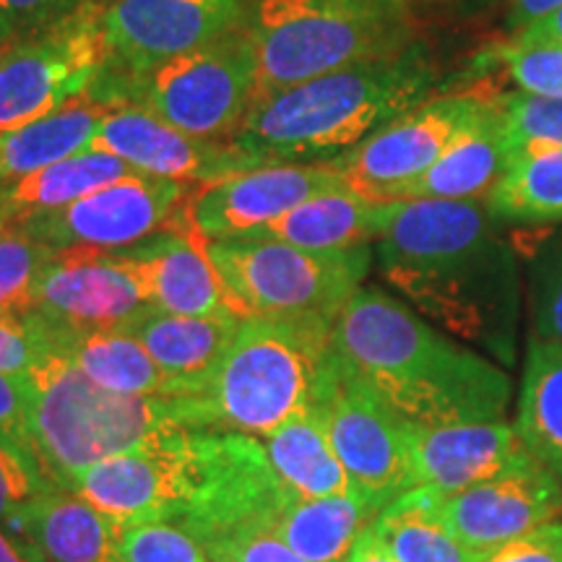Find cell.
I'll use <instances>...</instances> for the list:
<instances>
[{
	"label": "cell",
	"instance_id": "6da1fadb",
	"mask_svg": "<svg viewBox=\"0 0 562 562\" xmlns=\"http://www.w3.org/2000/svg\"><path fill=\"white\" fill-rule=\"evenodd\" d=\"M378 269L427 318L510 362L518 269L482 201H391Z\"/></svg>",
	"mask_w": 562,
	"mask_h": 562
},
{
	"label": "cell",
	"instance_id": "7a4b0ae2",
	"mask_svg": "<svg viewBox=\"0 0 562 562\" xmlns=\"http://www.w3.org/2000/svg\"><path fill=\"white\" fill-rule=\"evenodd\" d=\"M336 357L404 422L425 427L503 422L508 375L435 331L378 286H360L334 323Z\"/></svg>",
	"mask_w": 562,
	"mask_h": 562
},
{
	"label": "cell",
	"instance_id": "3957f363",
	"mask_svg": "<svg viewBox=\"0 0 562 562\" xmlns=\"http://www.w3.org/2000/svg\"><path fill=\"white\" fill-rule=\"evenodd\" d=\"M435 68L419 45L364 60L252 102L229 138L258 161H331L430 100Z\"/></svg>",
	"mask_w": 562,
	"mask_h": 562
},
{
	"label": "cell",
	"instance_id": "277c9868",
	"mask_svg": "<svg viewBox=\"0 0 562 562\" xmlns=\"http://www.w3.org/2000/svg\"><path fill=\"white\" fill-rule=\"evenodd\" d=\"M30 435L47 480L66 490L91 463L146 448L180 430H203L191 396H128L89 381L45 349L30 372Z\"/></svg>",
	"mask_w": 562,
	"mask_h": 562
},
{
	"label": "cell",
	"instance_id": "5b68a950",
	"mask_svg": "<svg viewBox=\"0 0 562 562\" xmlns=\"http://www.w3.org/2000/svg\"><path fill=\"white\" fill-rule=\"evenodd\" d=\"M334 362V323L245 318L203 389V430L266 435L313 409Z\"/></svg>",
	"mask_w": 562,
	"mask_h": 562
},
{
	"label": "cell",
	"instance_id": "8992f818",
	"mask_svg": "<svg viewBox=\"0 0 562 562\" xmlns=\"http://www.w3.org/2000/svg\"><path fill=\"white\" fill-rule=\"evenodd\" d=\"M245 26L256 53V102L414 45L409 0H258Z\"/></svg>",
	"mask_w": 562,
	"mask_h": 562
},
{
	"label": "cell",
	"instance_id": "52a82bcc",
	"mask_svg": "<svg viewBox=\"0 0 562 562\" xmlns=\"http://www.w3.org/2000/svg\"><path fill=\"white\" fill-rule=\"evenodd\" d=\"M232 307L240 318H315L336 323L372 263L370 248L315 252L271 237L209 243Z\"/></svg>",
	"mask_w": 562,
	"mask_h": 562
},
{
	"label": "cell",
	"instance_id": "ba28073f",
	"mask_svg": "<svg viewBox=\"0 0 562 562\" xmlns=\"http://www.w3.org/2000/svg\"><path fill=\"white\" fill-rule=\"evenodd\" d=\"M256 53L243 24L146 74L91 87L89 97L108 108L133 104L188 136L229 140L256 102Z\"/></svg>",
	"mask_w": 562,
	"mask_h": 562
},
{
	"label": "cell",
	"instance_id": "9c48e42d",
	"mask_svg": "<svg viewBox=\"0 0 562 562\" xmlns=\"http://www.w3.org/2000/svg\"><path fill=\"white\" fill-rule=\"evenodd\" d=\"M102 0L0 47V133L53 115L89 94L104 66Z\"/></svg>",
	"mask_w": 562,
	"mask_h": 562
},
{
	"label": "cell",
	"instance_id": "30bf717a",
	"mask_svg": "<svg viewBox=\"0 0 562 562\" xmlns=\"http://www.w3.org/2000/svg\"><path fill=\"white\" fill-rule=\"evenodd\" d=\"M193 492L178 526L201 544L227 533L263 529L277 533L297 492L271 467L252 435L191 430Z\"/></svg>",
	"mask_w": 562,
	"mask_h": 562
},
{
	"label": "cell",
	"instance_id": "8fae6325",
	"mask_svg": "<svg viewBox=\"0 0 562 562\" xmlns=\"http://www.w3.org/2000/svg\"><path fill=\"white\" fill-rule=\"evenodd\" d=\"M495 97L476 89L432 97L331 161L341 172L344 186L368 201H402L406 188L430 170L469 125L476 123Z\"/></svg>",
	"mask_w": 562,
	"mask_h": 562
},
{
	"label": "cell",
	"instance_id": "7c38bea8",
	"mask_svg": "<svg viewBox=\"0 0 562 562\" xmlns=\"http://www.w3.org/2000/svg\"><path fill=\"white\" fill-rule=\"evenodd\" d=\"M357 492L383 510L412 490L409 422L351 372L334 351L331 370L313 406Z\"/></svg>",
	"mask_w": 562,
	"mask_h": 562
},
{
	"label": "cell",
	"instance_id": "4fadbf2b",
	"mask_svg": "<svg viewBox=\"0 0 562 562\" xmlns=\"http://www.w3.org/2000/svg\"><path fill=\"white\" fill-rule=\"evenodd\" d=\"M245 0H108L104 66L91 87L115 83L180 58L245 24Z\"/></svg>",
	"mask_w": 562,
	"mask_h": 562
},
{
	"label": "cell",
	"instance_id": "5bb4252c",
	"mask_svg": "<svg viewBox=\"0 0 562 562\" xmlns=\"http://www.w3.org/2000/svg\"><path fill=\"white\" fill-rule=\"evenodd\" d=\"M195 186L131 175L70 206L11 222L53 250H125L170 227Z\"/></svg>",
	"mask_w": 562,
	"mask_h": 562
},
{
	"label": "cell",
	"instance_id": "9a60e30c",
	"mask_svg": "<svg viewBox=\"0 0 562 562\" xmlns=\"http://www.w3.org/2000/svg\"><path fill=\"white\" fill-rule=\"evenodd\" d=\"M432 516L469 550L492 554L539 526L558 521L562 482L529 453L492 480L456 492L422 487Z\"/></svg>",
	"mask_w": 562,
	"mask_h": 562
},
{
	"label": "cell",
	"instance_id": "2e32d148",
	"mask_svg": "<svg viewBox=\"0 0 562 562\" xmlns=\"http://www.w3.org/2000/svg\"><path fill=\"white\" fill-rule=\"evenodd\" d=\"M66 490L108 513L123 529L154 521L175 524L193 492L191 430L91 463Z\"/></svg>",
	"mask_w": 562,
	"mask_h": 562
},
{
	"label": "cell",
	"instance_id": "e0dca14e",
	"mask_svg": "<svg viewBox=\"0 0 562 562\" xmlns=\"http://www.w3.org/2000/svg\"><path fill=\"white\" fill-rule=\"evenodd\" d=\"M341 186L344 178L334 161H266L195 186L182 214L209 243L224 240L250 235L313 195Z\"/></svg>",
	"mask_w": 562,
	"mask_h": 562
},
{
	"label": "cell",
	"instance_id": "ac0fdd59",
	"mask_svg": "<svg viewBox=\"0 0 562 562\" xmlns=\"http://www.w3.org/2000/svg\"><path fill=\"white\" fill-rule=\"evenodd\" d=\"M149 307L121 250H55L34 290L30 315L55 331L125 328Z\"/></svg>",
	"mask_w": 562,
	"mask_h": 562
},
{
	"label": "cell",
	"instance_id": "d6986e66",
	"mask_svg": "<svg viewBox=\"0 0 562 562\" xmlns=\"http://www.w3.org/2000/svg\"><path fill=\"white\" fill-rule=\"evenodd\" d=\"M91 146L115 154L140 175L188 182V186L224 180L229 175L263 165L229 140L188 136L133 104H117L104 112Z\"/></svg>",
	"mask_w": 562,
	"mask_h": 562
},
{
	"label": "cell",
	"instance_id": "ffe728a7",
	"mask_svg": "<svg viewBox=\"0 0 562 562\" xmlns=\"http://www.w3.org/2000/svg\"><path fill=\"white\" fill-rule=\"evenodd\" d=\"M121 252L128 258L146 302L157 311L193 318H240L211 263L209 240L186 220L182 209L165 232Z\"/></svg>",
	"mask_w": 562,
	"mask_h": 562
},
{
	"label": "cell",
	"instance_id": "44dd1931",
	"mask_svg": "<svg viewBox=\"0 0 562 562\" xmlns=\"http://www.w3.org/2000/svg\"><path fill=\"white\" fill-rule=\"evenodd\" d=\"M529 451L516 427L505 422H467V425H412L409 461L412 490L456 492L492 480L516 467Z\"/></svg>",
	"mask_w": 562,
	"mask_h": 562
},
{
	"label": "cell",
	"instance_id": "7402d4cb",
	"mask_svg": "<svg viewBox=\"0 0 562 562\" xmlns=\"http://www.w3.org/2000/svg\"><path fill=\"white\" fill-rule=\"evenodd\" d=\"M5 529L30 562H123V526L63 487L26 503Z\"/></svg>",
	"mask_w": 562,
	"mask_h": 562
},
{
	"label": "cell",
	"instance_id": "603a6c76",
	"mask_svg": "<svg viewBox=\"0 0 562 562\" xmlns=\"http://www.w3.org/2000/svg\"><path fill=\"white\" fill-rule=\"evenodd\" d=\"M240 318H193L146 307L123 331L144 344L172 383V396H195L235 339Z\"/></svg>",
	"mask_w": 562,
	"mask_h": 562
},
{
	"label": "cell",
	"instance_id": "cb8c5ba5",
	"mask_svg": "<svg viewBox=\"0 0 562 562\" xmlns=\"http://www.w3.org/2000/svg\"><path fill=\"white\" fill-rule=\"evenodd\" d=\"M503 94L440 154V159L406 188L402 201H480L487 199L510 165V149L503 131Z\"/></svg>",
	"mask_w": 562,
	"mask_h": 562
},
{
	"label": "cell",
	"instance_id": "d4e9b609",
	"mask_svg": "<svg viewBox=\"0 0 562 562\" xmlns=\"http://www.w3.org/2000/svg\"><path fill=\"white\" fill-rule=\"evenodd\" d=\"M37 328L45 349L79 368L89 381L128 396H172V383L165 370L151 360L136 336L123 328L108 331H55L45 323L26 315Z\"/></svg>",
	"mask_w": 562,
	"mask_h": 562
},
{
	"label": "cell",
	"instance_id": "484cf974",
	"mask_svg": "<svg viewBox=\"0 0 562 562\" xmlns=\"http://www.w3.org/2000/svg\"><path fill=\"white\" fill-rule=\"evenodd\" d=\"M389 203L368 201L351 188L313 195L297 209L286 211L266 227L250 232L256 237L290 243L294 248L315 252H344L370 248L383 229ZM243 237V235H240Z\"/></svg>",
	"mask_w": 562,
	"mask_h": 562
},
{
	"label": "cell",
	"instance_id": "4316f807",
	"mask_svg": "<svg viewBox=\"0 0 562 562\" xmlns=\"http://www.w3.org/2000/svg\"><path fill=\"white\" fill-rule=\"evenodd\" d=\"M108 104L83 94L30 125L0 133V186L91 149Z\"/></svg>",
	"mask_w": 562,
	"mask_h": 562
},
{
	"label": "cell",
	"instance_id": "83f0119b",
	"mask_svg": "<svg viewBox=\"0 0 562 562\" xmlns=\"http://www.w3.org/2000/svg\"><path fill=\"white\" fill-rule=\"evenodd\" d=\"M140 175L125 165L115 154L91 149L74 154L55 165L42 167V170L24 175V178L3 182L0 186V203L11 222L24 220V216L42 214V211H55L70 203L81 201L83 195L100 191L110 182Z\"/></svg>",
	"mask_w": 562,
	"mask_h": 562
},
{
	"label": "cell",
	"instance_id": "f1b7e54d",
	"mask_svg": "<svg viewBox=\"0 0 562 562\" xmlns=\"http://www.w3.org/2000/svg\"><path fill=\"white\" fill-rule=\"evenodd\" d=\"M378 513L362 492L297 497L281 516L277 537L307 562H344Z\"/></svg>",
	"mask_w": 562,
	"mask_h": 562
},
{
	"label": "cell",
	"instance_id": "f546056e",
	"mask_svg": "<svg viewBox=\"0 0 562 562\" xmlns=\"http://www.w3.org/2000/svg\"><path fill=\"white\" fill-rule=\"evenodd\" d=\"M263 448L277 474L302 497L357 492L315 409L294 414L292 419L266 435Z\"/></svg>",
	"mask_w": 562,
	"mask_h": 562
},
{
	"label": "cell",
	"instance_id": "4dcf8cb0",
	"mask_svg": "<svg viewBox=\"0 0 562 562\" xmlns=\"http://www.w3.org/2000/svg\"><path fill=\"white\" fill-rule=\"evenodd\" d=\"M516 432L526 451L562 482V341H529Z\"/></svg>",
	"mask_w": 562,
	"mask_h": 562
},
{
	"label": "cell",
	"instance_id": "1f68e13d",
	"mask_svg": "<svg viewBox=\"0 0 562 562\" xmlns=\"http://www.w3.org/2000/svg\"><path fill=\"white\" fill-rule=\"evenodd\" d=\"M372 537L396 562H484L487 554L469 550L432 516L422 487L391 501L370 524Z\"/></svg>",
	"mask_w": 562,
	"mask_h": 562
},
{
	"label": "cell",
	"instance_id": "d6a6232c",
	"mask_svg": "<svg viewBox=\"0 0 562 562\" xmlns=\"http://www.w3.org/2000/svg\"><path fill=\"white\" fill-rule=\"evenodd\" d=\"M484 203L495 220L562 222V149L518 154Z\"/></svg>",
	"mask_w": 562,
	"mask_h": 562
},
{
	"label": "cell",
	"instance_id": "836d02e7",
	"mask_svg": "<svg viewBox=\"0 0 562 562\" xmlns=\"http://www.w3.org/2000/svg\"><path fill=\"white\" fill-rule=\"evenodd\" d=\"M53 256V248L9 224L0 235V315L26 318L34 311V290Z\"/></svg>",
	"mask_w": 562,
	"mask_h": 562
},
{
	"label": "cell",
	"instance_id": "e575fe53",
	"mask_svg": "<svg viewBox=\"0 0 562 562\" xmlns=\"http://www.w3.org/2000/svg\"><path fill=\"white\" fill-rule=\"evenodd\" d=\"M501 108L513 159L531 149H562V97H533L518 91L503 94Z\"/></svg>",
	"mask_w": 562,
	"mask_h": 562
},
{
	"label": "cell",
	"instance_id": "d590c367",
	"mask_svg": "<svg viewBox=\"0 0 562 562\" xmlns=\"http://www.w3.org/2000/svg\"><path fill=\"white\" fill-rule=\"evenodd\" d=\"M490 63L503 66L518 91L533 97H562V45H505L492 47Z\"/></svg>",
	"mask_w": 562,
	"mask_h": 562
},
{
	"label": "cell",
	"instance_id": "8d00e7d4",
	"mask_svg": "<svg viewBox=\"0 0 562 562\" xmlns=\"http://www.w3.org/2000/svg\"><path fill=\"white\" fill-rule=\"evenodd\" d=\"M123 562H214L199 539L172 521L128 526L123 531Z\"/></svg>",
	"mask_w": 562,
	"mask_h": 562
},
{
	"label": "cell",
	"instance_id": "74e56055",
	"mask_svg": "<svg viewBox=\"0 0 562 562\" xmlns=\"http://www.w3.org/2000/svg\"><path fill=\"white\" fill-rule=\"evenodd\" d=\"M58 487L42 472L40 461L16 442L0 438V529L42 492Z\"/></svg>",
	"mask_w": 562,
	"mask_h": 562
},
{
	"label": "cell",
	"instance_id": "f35d334b",
	"mask_svg": "<svg viewBox=\"0 0 562 562\" xmlns=\"http://www.w3.org/2000/svg\"><path fill=\"white\" fill-rule=\"evenodd\" d=\"M533 339L562 341V240L547 245L531 271Z\"/></svg>",
	"mask_w": 562,
	"mask_h": 562
},
{
	"label": "cell",
	"instance_id": "ab89813d",
	"mask_svg": "<svg viewBox=\"0 0 562 562\" xmlns=\"http://www.w3.org/2000/svg\"><path fill=\"white\" fill-rule=\"evenodd\" d=\"M214 562H307L273 531L250 529L203 544Z\"/></svg>",
	"mask_w": 562,
	"mask_h": 562
},
{
	"label": "cell",
	"instance_id": "60d3db41",
	"mask_svg": "<svg viewBox=\"0 0 562 562\" xmlns=\"http://www.w3.org/2000/svg\"><path fill=\"white\" fill-rule=\"evenodd\" d=\"M32 381L30 375H9L0 372V438L16 442L34 456L30 435ZM37 459V456H34Z\"/></svg>",
	"mask_w": 562,
	"mask_h": 562
},
{
	"label": "cell",
	"instance_id": "b9f144b4",
	"mask_svg": "<svg viewBox=\"0 0 562 562\" xmlns=\"http://www.w3.org/2000/svg\"><path fill=\"white\" fill-rule=\"evenodd\" d=\"M42 355H45V344L30 318L0 315V372L30 375Z\"/></svg>",
	"mask_w": 562,
	"mask_h": 562
},
{
	"label": "cell",
	"instance_id": "7bdbcfd3",
	"mask_svg": "<svg viewBox=\"0 0 562 562\" xmlns=\"http://www.w3.org/2000/svg\"><path fill=\"white\" fill-rule=\"evenodd\" d=\"M484 562H562V521L539 526L516 542L487 554Z\"/></svg>",
	"mask_w": 562,
	"mask_h": 562
},
{
	"label": "cell",
	"instance_id": "ee69618b",
	"mask_svg": "<svg viewBox=\"0 0 562 562\" xmlns=\"http://www.w3.org/2000/svg\"><path fill=\"white\" fill-rule=\"evenodd\" d=\"M79 3L81 0H0V9L13 26V34L21 37L63 19Z\"/></svg>",
	"mask_w": 562,
	"mask_h": 562
},
{
	"label": "cell",
	"instance_id": "f6af8a7d",
	"mask_svg": "<svg viewBox=\"0 0 562 562\" xmlns=\"http://www.w3.org/2000/svg\"><path fill=\"white\" fill-rule=\"evenodd\" d=\"M562 5V0H510L508 9V30L524 32L531 24L542 21Z\"/></svg>",
	"mask_w": 562,
	"mask_h": 562
},
{
	"label": "cell",
	"instance_id": "bcb514c9",
	"mask_svg": "<svg viewBox=\"0 0 562 562\" xmlns=\"http://www.w3.org/2000/svg\"><path fill=\"white\" fill-rule=\"evenodd\" d=\"M513 42L518 45H562V5L547 19L531 24L529 30L518 32Z\"/></svg>",
	"mask_w": 562,
	"mask_h": 562
},
{
	"label": "cell",
	"instance_id": "7dc6e473",
	"mask_svg": "<svg viewBox=\"0 0 562 562\" xmlns=\"http://www.w3.org/2000/svg\"><path fill=\"white\" fill-rule=\"evenodd\" d=\"M344 562H396V560H393L391 554L385 552V547L372 537L368 526V529L360 533V539H357V544L351 547V552L347 554V560Z\"/></svg>",
	"mask_w": 562,
	"mask_h": 562
},
{
	"label": "cell",
	"instance_id": "c3c4849f",
	"mask_svg": "<svg viewBox=\"0 0 562 562\" xmlns=\"http://www.w3.org/2000/svg\"><path fill=\"white\" fill-rule=\"evenodd\" d=\"M0 562H30L3 529H0Z\"/></svg>",
	"mask_w": 562,
	"mask_h": 562
},
{
	"label": "cell",
	"instance_id": "681fc988",
	"mask_svg": "<svg viewBox=\"0 0 562 562\" xmlns=\"http://www.w3.org/2000/svg\"><path fill=\"white\" fill-rule=\"evenodd\" d=\"M13 37H16V34H13V26L9 24V19H5L3 9H0V47L9 45Z\"/></svg>",
	"mask_w": 562,
	"mask_h": 562
},
{
	"label": "cell",
	"instance_id": "f907efd6",
	"mask_svg": "<svg viewBox=\"0 0 562 562\" xmlns=\"http://www.w3.org/2000/svg\"><path fill=\"white\" fill-rule=\"evenodd\" d=\"M9 224H11V216L5 214V209H3V203H0V235H3L5 229H9Z\"/></svg>",
	"mask_w": 562,
	"mask_h": 562
}]
</instances>
